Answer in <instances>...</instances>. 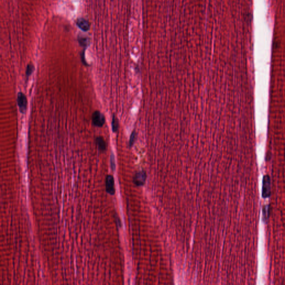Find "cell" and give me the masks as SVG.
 Returning <instances> with one entry per match:
<instances>
[{"label": "cell", "mask_w": 285, "mask_h": 285, "mask_svg": "<svg viewBox=\"0 0 285 285\" xmlns=\"http://www.w3.org/2000/svg\"><path fill=\"white\" fill-rule=\"evenodd\" d=\"M17 103L20 113L22 114H25L27 108V99L25 94L22 92L18 93Z\"/></svg>", "instance_id": "cell-1"}, {"label": "cell", "mask_w": 285, "mask_h": 285, "mask_svg": "<svg viewBox=\"0 0 285 285\" xmlns=\"http://www.w3.org/2000/svg\"><path fill=\"white\" fill-rule=\"evenodd\" d=\"M271 194V179L268 175H265L263 178L262 185V197L267 198Z\"/></svg>", "instance_id": "cell-2"}, {"label": "cell", "mask_w": 285, "mask_h": 285, "mask_svg": "<svg viewBox=\"0 0 285 285\" xmlns=\"http://www.w3.org/2000/svg\"><path fill=\"white\" fill-rule=\"evenodd\" d=\"M92 123L95 126L102 127L105 123L104 115L99 111H95L92 115Z\"/></svg>", "instance_id": "cell-3"}, {"label": "cell", "mask_w": 285, "mask_h": 285, "mask_svg": "<svg viewBox=\"0 0 285 285\" xmlns=\"http://www.w3.org/2000/svg\"><path fill=\"white\" fill-rule=\"evenodd\" d=\"M106 191L111 195L115 193L114 177L111 175H107L106 178Z\"/></svg>", "instance_id": "cell-4"}, {"label": "cell", "mask_w": 285, "mask_h": 285, "mask_svg": "<svg viewBox=\"0 0 285 285\" xmlns=\"http://www.w3.org/2000/svg\"><path fill=\"white\" fill-rule=\"evenodd\" d=\"M146 175L145 172L140 171L138 173L136 174V176L134 179V181L136 185H142L144 184L146 181Z\"/></svg>", "instance_id": "cell-5"}, {"label": "cell", "mask_w": 285, "mask_h": 285, "mask_svg": "<svg viewBox=\"0 0 285 285\" xmlns=\"http://www.w3.org/2000/svg\"><path fill=\"white\" fill-rule=\"evenodd\" d=\"M76 25L78 27L84 31H88L90 29V24L89 22L84 18H79L76 22Z\"/></svg>", "instance_id": "cell-6"}, {"label": "cell", "mask_w": 285, "mask_h": 285, "mask_svg": "<svg viewBox=\"0 0 285 285\" xmlns=\"http://www.w3.org/2000/svg\"><path fill=\"white\" fill-rule=\"evenodd\" d=\"M96 143L99 150L101 152H104L107 149V144L103 137L99 136L96 138Z\"/></svg>", "instance_id": "cell-7"}, {"label": "cell", "mask_w": 285, "mask_h": 285, "mask_svg": "<svg viewBox=\"0 0 285 285\" xmlns=\"http://www.w3.org/2000/svg\"><path fill=\"white\" fill-rule=\"evenodd\" d=\"M270 205H265L263 207V221L264 222L266 223L268 218L270 216Z\"/></svg>", "instance_id": "cell-8"}, {"label": "cell", "mask_w": 285, "mask_h": 285, "mask_svg": "<svg viewBox=\"0 0 285 285\" xmlns=\"http://www.w3.org/2000/svg\"><path fill=\"white\" fill-rule=\"evenodd\" d=\"M111 127H112V130L114 133H117L118 132V129H119V121H118V118H117L115 114H113L112 117Z\"/></svg>", "instance_id": "cell-9"}, {"label": "cell", "mask_w": 285, "mask_h": 285, "mask_svg": "<svg viewBox=\"0 0 285 285\" xmlns=\"http://www.w3.org/2000/svg\"><path fill=\"white\" fill-rule=\"evenodd\" d=\"M35 66L34 65L32 64H29L27 65V68H26V78H28L29 77L32 75V73L35 71Z\"/></svg>", "instance_id": "cell-10"}, {"label": "cell", "mask_w": 285, "mask_h": 285, "mask_svg": "<svg viewBox=\"0 0 285 285\" xmlns=\"http://www.w3.org/2000/svg\"><path fill=\"white\" fill-rule=\"evenodd\" d=\"M78 42L81 46L86 47L88 45V40L86 38H80L78 39Z\"/></svg>", "instance_id": "cell-11"}, {"label": "cell", "mask_w": 285, "mask_h": 285, "mask_svg": "<svg viewBox=\"0 0 285 285\" xmlns=\"http://www.w3.org/2000/svg\"><path fill=\"white\" fill-rule=\"evenodd\" d=\"M115 156L113 152L111 153L110 155V165L111 168L112 170L114 171L115 169Z\"/></svg>", "instance_id": "cell-12"}, {"label": "cell", "mask_w": 285, "mask_h": 285, "mask_svg": "<svg viewBox=\"0 0 285 285\" xmlns=\"http://www.w3.org/2000/svg\"><path fill=\"white\" fill-rule=\"evenodd\" d=\"M136 132H133V133H132V135H131V136H130V140H129V146H132V145L133 144V143H134V141H135V139H136Z\"/></svg>", "instance_id": "cell-13"}]
</instances>
